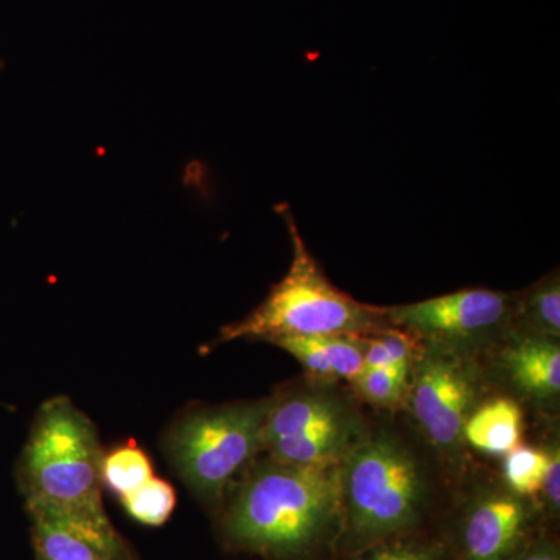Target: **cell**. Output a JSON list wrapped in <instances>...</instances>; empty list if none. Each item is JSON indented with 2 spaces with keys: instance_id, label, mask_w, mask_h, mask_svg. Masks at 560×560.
Here are the masks:
<instances>
[{
  "instance_id": "obj_1",
  "label": "cell",
  "mask_w": 560,
  "mask_h": 560,
  "mask_svg": "<svg viewBox=\"0 0 560 560\" xmlns=\"http://www.w3.org/2000/svg\"><path fill=\"white\" fill-rule=\"evenodd\" d=\"M223 529L241 550L276 560L312 558L341 536V470L257 464L232 499Z\"/></svg>"
},
{
  "instance_id": "obj_2",
  "label": "cell",
  "mask_w": 560,
  "mask_h": 560,
  "mask_svg": "<svg viewBox=\"0 0 560 560\" xmlns=\"http://www.w3.org/2000/svg\"><path fill=\"white\" fill-rule=\"evenodd\" d=\"M103 451L91 419L68 397L47 400L16 466L25 508L108 518L102 499Z\"/></svg>"
},
{
  "instance_id": "obj_3",
  "label": "cell",
  "mask_w": 560,
  "mask_h": 560,
  "mask_svg": "<svg viewBox=\"0 0 560 560\" xmlns=\"http://www.w3.org/2000/svg\"><path fill=\"white\" fill-rule=\"evenodd\" d=\"M278 210L293 246L289 271L259 307L242 320L224 326L215 345L234 340L271 342L283 337L372 335L385 329L388 323L382 308L360 304L338 290L302 241L289 206H279Z\"/></svg>"
},
{
  "instance_id": "obj_4",
  "label": "cell",
  "mask_w": 560,
  "mask_h": 560,
  "mask_svg": "<svg viewBox=\"0 0 560 560\" xmlns=\"http://www.w3.org/2000/svg\"><path fill=\"white\" fill-rule=\"evenodd\" d=\"M341 470L342 533L350 547L366 550L410 533L427 504L419 460L390 434H375L350 448Z\"/></svg>"
},
{
  "instance_id": "obj_5",
  "label": "cell",
  "mask_w": 560,
  "mask_h": 560,
  "mask_svg": "<svg viewBox=\"0 0 560 560\" xmlns=\"http://www.w3.org/2000/svg\"><path fill=\"white\" fill-rule=\"evenodd\" d=\"M270 408L268 399L186 412L165 434L164 452L200 499L219 503L264 448L261 434Z\"/></svg>"
},
{
  "instance_id": "obj_6",
  "label": "cell",
  "mask_w": 560,
  "mask_h": 560,
  "mask_svg": "<svg viewBox=\"0 0 560 560\" xmlns=\"http://www.w3.org/2000/svg\"><path fill=\"white\" fill-rule=\"evenodd\" d=\"M475 401L469 364L447 350L420 357L411 389V410L420 429L441 452H456Z\"/></svg>"
},
{
  "instance_id": "obj_7",
  "label": "cell",
  "mask_w": 560,
  "mask_h": 560,
  "mask_svg": "<svg viewBox=\"0 0 560 560\" xmlns=\"http://www.w3.org/2000/svg\"><path fill=\"white\" fill-rule=\"evenodd\" d=\"M512 300L501 291L460 290L444 296L382 308L386 323L431 341H469L503 326Z\"/></svg>"
},
{
  "instance_id": "obj_8",
  "label": "cell",
  "mask_w": 560,
  "mask_h": 560,
  "mask_svg": "<svg viewBox=\"0 0 560 560\" xmlns=\"http://www.w3.org/2000/svg\"><path fill=\"white\" fill-rule=\"evenodd\" d=\"M534 510L510 489L471 501L459 525L458 560H511L529 540Z\"/></svg>"
},
{
  "instance_id": "obj_9",
  "label": "cell",
  "mask_w": 560,
  "mask_h": 560,
  "mask_svg": "<svg viewBox=\"0 0 560 560\" xmlns=\"http://www.w3.org/2000/svg\"><path fill=\"white\" fill-rule=\"evenodd\" d=\"M27 512L36 560H136L109 518L95 521L43 508Z\"/></svg>"
},
{
  "instance_id": "obj_10",
  "label": "cell",
  "mask_w": 560,
  "mask_h": 560,
  "mask_svg": "<svg viewBox=\"0 0 560 560\" xmlns=\"http://www.w3.org/2000/svg\"><path fill=\"white\" fill-rule=\"evenodd\" d=\"M353 423L355 420L335 397L324 394H291L280 399H271L261 445L265 448L276 441Z\"/></svg>"
},
{
  "instance_id": "obj_11",
  "label": "cell",
  "mask_w": 560,
  "mask_h": 560,
  "mask_svg": "<svg viewBox=\"0 0 560 560\" xmlns=\"http://www.w3.org/2000/svg\"><path fill=\"white\" fill-rule=\"evenodd\" d=\"M504 366L518 389L536 399H552L560 390V350L552 338L526 335L504 352Z\"/></svg>"
},
{
  "instance_id": "obj_12",
  "label": "cell",
  "mask_w": 560,
  "mask_h": 560,
  "mask_svg": "<svg viewBox=\"0 0 560 560\" xmlns=\"http://www.w3.org/2000/svg\"><path fill=\"white\" fill-rule=\"evenodd\" d=\"M523 416L514 400H490L471 411L464 425V440L488 455H508L521 445Z\"/></svg>"
},
{
  "instance_id": "obj_13",
  "label": "cell",
  "mask_w": 560,
  "mask_h": 560,
  "mask_svg": "<svg viewBox=\"0 0 560 560\" xmlns=\"http://www.w3.org/2000/svg\"><path fill=\"white\" fill-rule=\"evenodd\" d=\"M151 477H154L153 464L135 441L103 453L102 486H106L119 499Z\"/></svg>"
},
{
  "instance_id": "obj_14",
  "label": "cell",
  "mask_w": 560,
  "mask_h": 560,
  "mask_svg": "<svg viewBox=\"0 0 560 560\" xmlns=\"http://www.w3.org/2000/svg\"><path fill=\"white\" fill-rule=\"evenodd\" d=\"M518 313L537 335L558 338L560 334L559 276L551 275L528 290L521 300Z\"/></svg>"
},
{
  "instance_id": "obj_15",
  "label": "cell",
  "mask_w": 560,
  "mask_h": 560,
  "mask_svg": "<svg viewBox=\"0 0 560 560\" xmlns=\"http://www.w3.org/2000/svg\"><path fill=\"white\" fill-rule=\"evenodd\" d=\"M120 503L136 522L147 526H161L175 511L176 490L171 482L151 477L138 489L120 497Z\"/></svg>"
},
{
  "instance_id": "obj_16",
  "label": "cell",
  "mask_w": 560,
  "mask_h": 560,
  "mask_svg": "<svg viewBox=\"0 0 560 560\" xmlns=\"http://www.w3.org/2000/svg\"><path fill=\"white\" fill-rule=\"evenodd\" d=\"M547 466L548 452L518 445L504 459L503 474L508 489L523 499L539 495Z\"/></svg>"
},
{
  "instance_id": "obj_17",
  "label": "cell",
  "mask_w": 560,
  "mask_h": 560,
  "mask_svg": "<svg viewBox=\"0 0 560 560\" xmlns=\"http://www.w3.org/2000/svg\"><path fill=\"white\" fill-rule=\"evenodd\" d=\"M364 335L313 337L329 361L335 377L353 382L364 370Z\"/></svg>"
},
{
  "instance_id": "obj_18",
  "label": "cell",
  "mask_w": 560,
  "mask_h": 560,
  "mask_svg": "<svg viewBox=\"0 0 560 560\" xmlns=\"http://www.w3.org/2000/svg\"><path fill=\"white\" fill-rule=\"evenodd\" d=\"M410 371L399 366L363 370L355 378L357 389L364 399L378 407H393L401 399Z\"/></svg>"
},
{
  "instance_id": "obj_19",
  "label": "cell",
  "mask_w": 560,
  "mask_h": 560,
  "mask_svg": "<svg viewBox=\"0 0 560 560\" xmlns=\"http://www.w3.org/2000/svg\"><path fill=\"white\" fill-rule=\"evenodd\" d=\"M352 560H448L440 541L386 540L360 551Z\"/></svg>"
},
{
  "instance_id": "obj_20",
  "label": "cell",
  "mask_w": 560,
  "mask_h": 560,
  "mask_svg": "<svg viewBox=\"0 0 560 560\" xmlns=\"http://www.w3.org/2000/svg\"><path fill=\"white\" fill-rule=\"evenodd\" d=\"M272 345L285 349L294 357L311 377L320 382L337 381L334 371H331L329 361L324 355L318 341L313 337H283L271 341Z\"/></svg>"
},
{
  "instance_id": "obj_21",
  "label": "cell",
  "mask_w": 560,
  "mask_h": 560,
  "mask_svg": "<svg viewBox=\"0 0 560 560\" xmlns=\"http://www.w3.org/2000/svg\"><path fill=\"white\" fill-rule=\"evenodd\" d=\"M375 335L381 338L386 352H388L390 366L410 371V364L415 359L416 348H418L415 335L400 329V327H385V329L375 331Z\"/></svg>"
},
{
  "instance_id": "obj_22",
  "label": "cell",
  "mask_w": 560,
  "mask_h": 560,
  "mask_svg": "<svg viewBox=\"0 0 560 560\" xmlns=\"http://www.w3.org/2000/svg\"><path fill=\"white\" fill-rule=\"evenodd\" d=\"M540 493L548 512L552 517H558L560 510V455L558 447L548 452V466L545 470Z\"/></svg>"
},
{
  "instance_id": "obj_23",
  "label": "cell",
  "mask_w": 560,
  "mask_h": 560,
  "mask_svg": "<svg viewBox=\"0 0 560 560\" xmlns=\"http://www.w3.org/2000/svg\"><path fill=\"white\" fill-rule=\"evenodd\" d=\"M511 560H560L559 547L551 537L536 536L523 545L521 551Z\"/></svg>"
},
{
  "instance_id": "obj_24",
  "label": "cell",
  "mask_w": 560,
  "mask_h": 560,
  "mask_svg": "<svg viewBox=\"0 0 560 560\" xmlns=\"http://www.w3.org/2000/svg\"><path fill=\"white\" fill-rule=\"evenodd\" d=\"M2 68H3V62H2V60H0V69H2Z\"/></svg>"
}]
</instances>
